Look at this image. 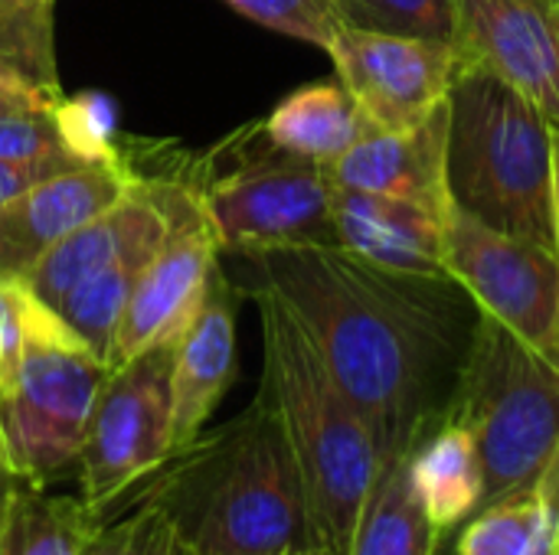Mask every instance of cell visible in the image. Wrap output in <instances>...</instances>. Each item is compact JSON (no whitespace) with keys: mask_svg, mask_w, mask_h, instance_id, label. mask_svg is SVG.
Returning a JSON list of instances; mask_svg holds the SVG:
<instances>
[{"mask_svg":"<svg viewBox=\"0 0 559 555\" xmlns=\"http://www.w3.org/2000/svg\"><path fill=\"white\" fill-rule=\"evenodd\" d=\"M347 29L416 36L455 46L459 7L455 0H334Z\"/></svg>","mask_w":559,"mask_h":555,"instance_id":"cb8c5ba5","label":"cell"},{"mask_svg":"<svg viewBox=\"0 0 559 555\" xmlns=\"http://www.w3.org/2000/svg\"><path fill=\"white\" fill-rule=\"evenodd\" d=\"M557 507V461L547 478L521 494L481 507L462 523L455 555H534Z\"/></svg>","mask_w":559,"mask_h":555,"instance_id":"7402d4cb","label":"cell"},{"mask_svg":"<svg viewBox=\"0 0 559 555\" xmlns=\"http://www.w3.org/2000/svg\"><path fill=\"white\" fill-rule=\"evenodd\" d=\"M449 200L554 249V124L504 79L465 62L449 92Z\"/></svg>","mask_w":559,"mask_h":555,"instance_id":"277c9868","label":"cell"},{"mask_svg":"<svg viewBox=\"0 0 559 555\" xmlns=\"http://www.w3.org/2000/svg\"><path fill=\"white\" fill-rule=\"evenodd\" d=\"M442 536L413 487L406 455L380 464L347 555H442Z\"/></svg>","mask_w":559,"mask_h":555,"instance_id":"ffe728a7","label":"cell"},{"mask_svg":"<svg viewBox=\"0 0 559 555\" xmlns=\"http://www.w3.org/2000/svg\"><path fill=\"white\" fill-rule=\"evenodd\" d=\"M373 124L341 82H314L275 105L262 121V137L272 150L331 167Z\"/></svg>","mask_w":559,"mask_h":555,"instance_id":"e0dca14e","label":"cell"},{"mask_svg":"<svg viewBox=\"0 0 559 555\" xmlns=\"http://www.w3.org/2000/svg\"><path fill=\"white\" fill-rule=\"evenodd\" d=\"M459 52L518 88L559 131V7L544 0H455Z\"/></svg>","mask_w":559,"mask_h":555,"instance_id":"7c38bea8","label":"cell"},{"mask_svg":"<svg viewBox=\"0 0 559 555\" xmlns=\"http://www.w3.org/2000/svg\"><path fill=\"white\" fill-rule=\"evenodd\" d=\"M445 272L481 314L559 366V258L554 249L491 229L459 206L442 219Z\"/></svg>","mask_w":559,"mask_h":555,"instance_id":"ba28073f","label":"cell"},{"mask_svg":"<svg viewBox=\"0 0 559 555\" xmlns=\"http://www.w3.org/2000/svg\"><path fill=\"white\" fill-rule=\"evenodd\" d=\"M223 3L272 33L311 43L324 52L344 29L334 0H223Z\"/></svg>","mask_w":559,"mask_h":555,"instance_id":"484cf974","label":"cell"},{"mask_svg":"<svg viewBox=\"0 0 559 555\" xmlns=\"http://www.w3.org/2000/svg\"><path fill=\"white\" fill-rule=\"evenodd\" d=\"M262 324V386L292 448L305 494V546L347 555L367 494L380 474V448L344 396L308 330L262 281L252 285Z\"/></svg>","mask_w":559,"mask_h":555,"instance_id":"7a4b0ae2","label":"cell"},{"mask_svg":"<svg viewBox=\"0 0 559 555\" xmlns=\"http://www.w3.org/2000/svg\"><path fill=\"white\" fill-rule=\"evenodd\" d=\"M177 340L157 343L108 370L79 448V487L92 510H105L174 458L170 370Z\"/></svg>","mask_w":559,"mask_h":555,"instance_id":"52a82bcc","label":"cell"},{"mask_svg":"<svg viewBox=\"0 0 559 555\" xmlns=\"http://www.w3.org/2000/svg\"><path fill=\"white\" fill-rule=\"evenodd\" d=\"M115 157V154H111ZM0 160H92L66 131L62 98L26 111L0 114Z\"/></svg>","mask_w":559,"mask_h":555,"instance_id":"d4e9b609","label":"cell"},{"mask_svg":"<svg viewBox=\"0 0 559 555\" xmlns=\"http://www.w3.org/2000/svg\"><path fill=\"white\" fill-rule=\"evenodd\" d=\"M174 523L160 504L138 497V507L111 523H98L82 555H170Z\"/></svg>","mask_w":559,"mask_h":555,"instance_id":"4316f807","label":"cell"},{"mask_svg":"<svg viewBox=\"0 0 559 555\" xmlns=\"http://www.w3.org/2000/svg\"><path fill=\"white\" fill-rule=\"evenodd\" d=\"M288 555H328V553H321V550H314V546H298V550H292Z\"/></svg>","mask_w":559,"mask_h":555,"instance_id":"836d02e7","label":"cell"},{"mask_svg":"<svg viewBox=\"0 0 559 555\" xmlns=\"http://www.w3.org/2000/svg\"><path fill=\"white\" fill-rule=\"evenodd\" d=\"M328 56L337 69V82L380 131L423 124L449 101L462 69L459 46L347 26L337 33Z\"/></svg>","mask_w":559,"mask_h":555,"instance_id":"30bf717a","label":"cell"},{"mask_svg":"<svg viewBox=\"0 0 559 555\" xmlns=\"http://www.w3.org/2000/svg\"><path fill=\"white\" fill-rule=\"evenodd\" d=\"M52 98H43L36 92H26V88H13V85H3L0 82V114H13V111H26V108H36V105H49Z\"/></svg>","mask_w":559,"mask_h":555,"instance_id":"f546056e","label":"cell"},{"mask_svg":"<svg viewBox=\"0 0 559 555\" xmlns=\"http://www.w3.org/2000/svg\"><path fill=\"white\" fill-rule=\"evenodd\" d=\"M200 203V196L187 206L193 209ZM183 209V213H187ZM180 213V216H183ZM177 216V219H180ZM167 222V226H157V229H147L141 236H134L128 245H121L98 272H92L82 285H75L69 291V298L52 311L95 357L108 360V350H111V337H115V327H118V317L124 311V301L134 288V281L141 278V272L147 268V262L157 255V249L164 245V239L170 236V229L177 226Z\"/></svg>","mask_w":559,"mask_h":555,"instance_id":"d6986e66","label":"cell"},{"mask_svg":"<svg viewBox=\"0 0 559 555\" xmlns=\"http://www.w3.org/2000/svg\"><path fill=\"white\" fill-rule=\"evenodd\" d=\"M160 504L180 540L233 555L305 546V494L285 432L259 393L216 432L177 451L141 494Z\"/></svg>","mask_w":559,"mask_h":555,"instance_id":"3957f363","label":"cell"},{"mask_svg":"<svg viewBox=\"0 0 559 555\" xmlns=\"http://www.w3.org/2000/svg\"><path fill=\"white\" fill-rule=\"evenodd\" d=\"M82 164H92V160H0V206L16 200L39 180H49Z\"/></svg>","mask_w":559,"mask_h":555,"instance_id":"f1b7e54d","label":"cell"},{"mask_svg":"<svg viewBox=\"0 0 559 555\" xmlns=\"http://www.w3.org/2000/svg\"><path fill=\"white\" fill-rule=\"evenodd\" d=\"M216 255L219 239L200 196V203L177 219L157 255L134 281L111 337L105 360L108 370L183 334L206 298L213 272L219 268Z\"/></svg>","mask_w":559,"mask_h":555,"instance_id":"8fae6325","label":"cell"},{"mask_svg":"<svg viewBox=\"0 0 559 555\" xmlns=\"http://www.w3.org/2000/svg\"><path fill=\"white\" fill-rule=\"evenodd\" d=\"M236 376V288L216 268L206 298L174 347L170 438L174 455L190 448Z\"/></svg>","mask_w":559,"mask_h":555,"instance_id":"5bb4252c","label":"cell"},{"mask_svg":"<svg viewBox=\"0 0 559 555\" xmlns=\"http://www.w3.org/2000/svg\"><path fill=\"white\" fill-rule=\"evenodd\" d=\"M445 157H449V101L416 128L406 131L370 128L347 154H341L328 167V173L334 186L400 196V200L423 203L436 213H445L452 206Z\"/></svg>","mask_w":559,"mask_h":555,"instance_id":"9a60e30c","label":"cell"},{"mask_svg":"<svg viewBox=\"0 0 559 555\" xmlns=\"http://www.w3.org/2000/svg\"><path fill=\"white\" fill-rule=\"evenodd\" d=\"M409 478L429 520L449 533L485 507V474L478 451L462 425L442 419L413 451Z\"/></svg>","mask_w":559,"mask_h":555,"instance_id":"ac0fdd59","label":"cell"},{"mask_svg":"<svg viewBox=\"0 0 559 555\" xmlns=\"http://www.w3.org/2000/svg\"><path fill=\"white\" fill-rule=\"evenodd\" d=\"M138 173L118 154L39 180L0 206V278H23L52 245L118 203Z\"/></svg>","mask_w":559,"mask_h":555,"instance_id":"4fadbf2b","label":"cell"},{"mask_svg":"<svg viewBox=\"0 0 559 555\" xmlns=\"http://www.w3.org/2000/svg\"><path fill=\"white\" fill-rule=\"evenodd\" d=\"M557 555H559V543H557Z\"/></svg>","mask_w":559,"mask_h":555,"instance_id":"8d00e7d4","label":"cell"},{"mask_svg":"<svg viewBox=\"0 0 559 555\" xmlns=\"http://www.w3.org/2000/svg\"><path fill=\"white\" fill-rule=\"evenodd\" d=\"M170 555H233V553H213V550H203V546H197V543H190V540H180V536L174 533ZM282 555H288V553H282Z\"/></svg>","mask_w":559,"mask_h":555,"instance_id":"d6a6232c","label":"cell"},{"mask_svg":"<svg viewBox=\"0 0 559 555\" xmlns=\"http://www.w3.org/2000/svg\"><path fill=\"white\" fill-rule=\"evenodd\" d=\"M442 219L445 213H436L413 200L334 186L337 245L390 272L449 275Z\"/></svg>","mask_w":559,"mask_h":555,"instance_id":"2e32d148","label":"cell"},{"mask_svg":"<svg viewBox=\"0 0 559 555\" xmlns=\"http://www.w3.org/2000/svg\"><path fill=\"white\" fill-rule=\"evenodd\" d=\"M200 196L226 252L337 242L334 180L321 164L272 150V157L249 160L236 173L200 186Z\"/></svg>","mask_w":559,"mask_h":555,"instance_id":"9c48e42d","label":"cell"},{"mask_svg":"<svg viewBox=\"0 0 559 555\" xmlns=\"http://www.w3.org/2000/svg\"><path fill=\"white\" fill-rule=\"evenodd\" d=\"M554 252L559 258V131H554Z\"/></svg>","mask_w":559,"mask_h":555,"instance_id":"1f68e13d","label":"cell"},{"mask_svg":"<svg viewBox=\"0 0 559 555\" xmlns=\"http://www.w3.org/2000/svg\"><path fill=\"white\" fill-rule=\"evenodd\" d=\"M0 82L59 101L52 3L0 0Z\"/></svg>","mask_w":559,"mask_h":555,"instance_id":"603a6c76","label":"cell"},{"mask_svg":"<svg viewBox=\"0 0 559 555\" xmlns=\"http://www.w3.org/2000/svg\"><path fill=\"white\" fill-rule=\"evenodd\" d=\"M105 376V360L46 307L26 343L16 386L0 396L7 461L23 484L46 487L75 464Z\"/></svg>","mask_w":559,"mask_h":555,"instance_id":"8992f818","label":"cell"},{"mask_svg":"<svg viewBox=\"0 0 559 555\" xmlns=\"http://www.w3.org/2000/svg\"><path fill=\"white\" fill-rule=\"evenodd\" d=\"M46 304L33 298L23 278H0V396L16 386L26 343Z\"/></svg>","mask_w":559,"mask_h":555,"instance_id":"83f0119b","label":"cell"},{"mask_svg":"<svg viewBox=\"0 0 559 555\" xmlns=\"http://www.w3.org/2000/svg\"><path fill=\"white\" fill-rule=\"evenodd\" d=\"M98 523V510L82 497L20 484L0 520V555H82Z\"/></svg>","mask_w":559,"mask_h":555,"instance_id":"44dd1931","label":"cell"},{"mask_svg":"<svg viewBox=\"0 0 559 555\" xmlns=\"http://www.w3.org/2000/svg\"><path fill=\"white\" fill-rule=\"evenodd\" d=\"M29 3H56V0H29Z\"/></svg>","mask_w":559,"mask_h":555,"instance_id":"e575fe53","label":"cell"},{"mask_svg":"<svg viewBox=\"0 0 559 555\" xmlns=\"http://www.w3.org/2000/svg\"><path fill=\"white\" fill-rule=\"evenodd\" d=\"M242 258L308 330L383 461L406 458L445 419L481 317L452 275L390 272L337 242L275 245Z\"/></svg>","mask_w":559,"mask_h":555,"instance_id":"6da1fadb","label":"cell"},{"mask_svg":"<svg viewBox=\"0 0 559 555\" xmlns=\"http://www.w3.org/2000/svg\"><path fill=\"white\" fill-rule=\"evenodd\" d=\"M20 484H23V481L13 474V468H10V461H7L3 435H0V520H3V510H7V504H10V494H13Z\"/></svg>","mask_w":559,"mask_h":555,"instance_id":"4dcf8cb0","label":"cell"},{"mask_svg":"<svg viewBox=\"0 0 559 555\" xmlns=\"http://www.w3.org/2000/svg\"><path fill=\"white\" fill-rule=\"evenodd\" d=\"M544 3H554V7H559V0H544Z\"/></svg>","mask_w":559,"mask_h":555,"instance_id":"d590c367","label":"cell"},{"mask_svg":"<svg viewBox=\"0 0 559 555\" xmlns=\"http://www.w3.org/2000/svg\"><path fill=\"white\" fill-rule=\"evenodd\" d=\"M445 419L478 451L485 507L531 491L559 458V366L481 314Z\"/></svg>","mask_w":559,"mask_h":555,"instance_id":"5b68a950","label":"cell"}]
</instances>
